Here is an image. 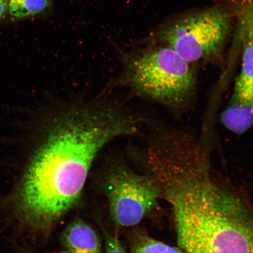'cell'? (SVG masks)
I'll return each mask as SVG.
<instances>
[{"label":"cell","mask_w":253,"mask_h":253,"mask_svg":"<svg viewBox=\"0 0 253 253\" xmlns=\"http://www.w3.org/2000/svg\"><path fill=\"white\" fill-rule=\"evenodd\" d=\"M8 12V0H0V21Z\"/></svg>","instance_id":"7c38bea8"},{"label":"cell","mask_w":253,"mask_h":253,"mask_svg":"<svg viewBox=\"0 0 253 253\" xmlns=\"http://www.w3.org/2000/svg\"><path fill=\"white\" fill-rule=\"evenodd\" d=\"M245 5L246 11L253 22V0H246Z\"/></svg>","instance_id":"4fadbf2b"},{"label":"cell","mask_w":253,"mask_h":253,"mask_svg":"<svg viewBox=\"0 0 253 253\" xmlns=\"http://www.w3.org/2000/svg\"><path fill=\"white\" fill-rule=\"evenodd\" d=\"M232 27V16L214 7L186 16L161 33V41L190 63L220 54Z\"/></svg>","instance_id":"5b68a950"},{"label":"cell","mask_w":253,"mask_h":253,"mask_svg":"<svg viewBox=\"0 0 253 253\" xmlns=\"http://www.w3.org/2000/svg\"><path fill=\"white\" fill-rule=\"evenodd\" d=\"M221 120L230 131L244 133L253 125V100L233 93L221 114Z\"/></svg>","instance_id":"ba28073f"},{"label":"cell","mask_w":253,"mask_h":253,"mask_svg":"<svg viewBox=\"0 0 253 253\" xmlns=\"http://www.w3.org/2000/svg\"><path fill=\"white\" fill-rule=\"evenodd\" d=\"M125 78L138 93L171 107L187 102L196 85L191 63L167 46L126 57Z\"/></svg>","instance_id":"3957f363"},{"label":"cell","mask_w":253,"mask_h":253,"mask_svg":"<svg viewBox=\"0 0 253 253\" xmlns=\"http://www.w3.org/2000/svg\"><path fill=\"white\" fill-rule=\"evenodd\" d=\"M139 123L104 97L62 106L24 176L20 206L28 221L43 229L58 222L80 199L100 151L114 139L136 133Z\"/></svg>","instance_id":"6da1fadb"},{"label":"cell","mask_w":253,"mask_h":253,"mask_svg":"<svg viewBox=\"0 0 253 253\" xmlns=\"http://www.w3.org/2000/svg\"><path fill=\"white\" fill-rule=\"evenodd\" d=\"M105 239L106 253H126L120 242L118 233H106Z\"/></svg>","instance_id":"8fae6325"},{"label":"cell","mask_w":253,"mask_h":253,"mask_svg":"<svg viewBox=\"0 0 253 253\" xmlns=\"http://www.w3.org/2000/svg\"><path fill=\"white\" fill-rule=\"evenodd\" d=\"M53 253H71L68 252V251H61V252Z\"/></svg>","instance_id":"5bb4252c"},{"label":"cell","mask_w":253,"mask_h":253,"mask_svg":"<svg viewBox=\"0 0 253 253\" xmlns=\"http://www.w3.org/2000/svg\"><path fill=\"white\" fill-rule=\"evenodd\" d=\"M61 242L71 253H103L96 231L81 219L73 221L66 227Z\"/></svg>","instance_id":"52a82bcc"},{"label":"cell","mask_w":253,"mask_h":253,"mask_svg":"<svg viewBox=\"0 0 253 253\" xmlns=\"http://www.w3.org/2000/svg\"><path fill=\"white\" fill-rule=\"evenodd\" d=\"M52 0H8V12L14 19H25L42 14Z\"/></svg>","instance_id":"9c48e42d"},{"label":"cell","mask_w":253,"mask_h":253,"mask_svg":"<svg viewBox=\"0 0 253 253\" xmlns=\"http://www.w3.org/2000/svg\"><path fill=\"white\" fill-rule=\"evenodd\" d=\"M240 14L242 67L235 82L233 93L253 100V23L248 16L242 12Z\"/></svg>","instance_id":"8992f818"},{"label":"cell","mask_w":253,"mask_h":253,"mask_svg":"<svg viewBox=\"0 0 253 253\" xmlns=\"http://www.w3.org/2000/svg\"><path fill=\"white\" fill-rule=\"evenodd\" d=\"M130 253H186L178 247L158 241L144 233L135 234L132 239Z\"/></svg>","instance_id":"30bf717a"},{"label":"cell","mask_w":253,"mask_h":253,"mask_svg":"<svg viewBox=\"0 0 253 253\" xmlns=\"http://www.w3.org/2000/svg\"><path fill=\"white\" fill-rule=\"evenodd\" d=\"M154 178L186 253H253V208L215 181L207 158H173Z\"/></svg>","instance_id":"7a4b0ae2"},{"label":"cell","mask_w":253,"mask_h":253,"mask_svg":"<svg viewBox=\"0 0 253 253\" xmlns=\"http://www.w3.org/2000/svg\"><path fill=\"white\" fill-rule=\"evenodd\" d=\"M98 178L109 202L110 216L118 226L137 225L156 209L161 198L151 177L135 173L122 160L107 164Z\"/></svg>","instance_id":"277c9868"}]
</instances>
